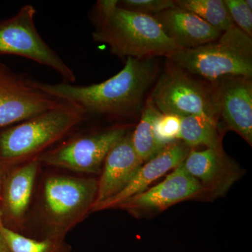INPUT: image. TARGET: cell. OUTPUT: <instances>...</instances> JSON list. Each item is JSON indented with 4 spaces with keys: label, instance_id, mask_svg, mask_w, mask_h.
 I'll use <instances>...</instances> for the list:
<instances>
[{
    "label": "cell",
    "instance_id": "1",
    "mask_svg": "<svg viewBox=\"0 0 252 252\" xmlns=\"http://www.w3.org/2000/svg\"><path fill=\"white\" fill-rule=\"evenodd\" d=\"M155 59H126L119 73L99 84H51L34 81L38 89L79 109L84 115L130 117L143 108L144 99L158 72Z\"/></svg>",
    "mask_w": 252,
    "mask_h": 252
},
{
    "label": "cell",
    "instance_id": "2",
    "mask_svg": "<svg viewBox=\"0 0 252 252\" xmlns=\"http://www.w3.org/2000/svg\"><path fill=\"white\" fill-rule=\"evenodd\" d=\"M93 39L122 59H155L179 50L152 16L121 7L118 0H99L92 13Z\"/></svg>",
    "mask_w": 252,
    "mask_h": 252
},
{
    "label": "cell",
    "instance_id": "3",
    "mask_svg": "<svg viewBox=\"0 0 252 252\" xmlns=\"http://www.w3.org/2000/svg\"><path fill=\"white\" fill-rule=\"evenodd\" d=\"M77 107L61 102L54 108L0 128V171L35 159L85 120Z\"/></svg>",
    "mask_w": 252,
    "mask_h": 252
},
{
    "label": "cell",
    "instance_id": "4",
    "mask_svg": "<svg viewBox=\"0 0 252 252\" xmlns=\"http://www.w3.org/2000/svg\"><path fill=\"white\" fill-rule=\"evenodd\" d=\"M165 58L209 82L231 76L252 77V37L235 26L211 42L194 49L177 50Z\"/></svg>",
    "mask_w": 252,
    "mask_h": 252
},
{
    "label": "cell",
    "instance_id": "5",
    "mask_svg": "<svg viewBox=\"0 0 252 252\" xmlns=\"http://www.w3.org/2000/svg\"><path fill=\"white\" fill-rule=\"evenodd\" d=\"M97 192L95 178L53 175L44 181L40 201L44 238H65L92 212Z\"/></svg>",
    "mask_w": 252,
    "mask_h": 252
},
{
    "label": "cell",
    "instance_id": "6",
    "mask_svg": "<svg viewBox=\"0 0 252 252\" xmlns=\"http://www.w3.org/2000/svg\"><path fill=\"white\" fill-rule=\"evenodd\" d=\"M159 112L182 118L200 116L219 124L212 83L169 63L149 97Z\"/></svg>",
    "mask_w": 252,
    "mask_h": 252
},
{
    "label": "cell",
    "instance_id": "7",
    "mask_svg": "<svg viewBox=\"0 0 252 252\" xmlns=\"http://www.w3.org/2000/svg\"><path fill=\"white\" fill-rule=\"evenodd\" d=\"M36 9L23 6L12 17L0 21V55H14L54 69L63 82L73 84L76 75L72 68L46 44L36 29Z\"/></svg>",
    "mask_w": 252,
    "mask_h": 252
},
{
    "label": "cell",
    "instance_id": "8",
    "mask_svg": "<svg viewBox=\"0 0 252 252\" xmlns=\"http://www.w3.org/2000/svg\"><path fill=\"white\" fill-rule=\"evenodd\" d=\"M127 132V126H119L79 135L50 149L36 159L41 165L99 175L107 154Z\"/></svg>",
    "mask_w": 252,
    "mask_h": 252
},
{
    "label": "cell",
    "instance_id": "9",
    "mask_svg": "<svg viewBox=\"0 0 252 252\" xmlns=\"http://www.w3.org/2000/svg\"><path fill=\"white\" fill-rule=\"evenodd\" d=\"M61 102L38 89L34 81L0 62V128L54 108Z\"/></svg>",
    "mask_w": 252,
    "mask_h": 252
},
{
    "label": "cell",
    "instance_id": "10",
    "mask_svg": "<svg viewBox=\"0 0 252 252\" xmlns=\"http://www.w3.org/2000/svg\"><path fill=\"white\" fill-rule=\"evenodd\" d=\"M212 83L219 123L252 145V77L231 76Z\"/></svg>",
    "mask_w": 252,
    "mask_h": 252
},
{
    "label": "cell",
    "instance_id": "11",
    "mask_svg": "<svg viewBox=\"0 0 252 252\" xmlns=\"http://www.w3.org/2000/svg\"><path fill=\"white\" fill-rule=\"evenodd\" d=\"M41 163L33 159L3 173L0 214L5 228L20 233L26 221Z\"/></svg>",
    "mask_w": 252,
    "mask_h": 252
},
{
    "label": "cell",
    "instance_id": "12",
    "mask_svg": "<svg viewBox=\"0 0 252 252\" xmlns=\"http://www.w3.org/2000/svg\"><path fill=\"white\" fill-rule=\"evenodd\" d=\"M182 162L160 184L127 199L117 208L137 215L162 211L176 203L205 195L203 187L186 170Z\"/></svg>",
    "mask_w": 252,
    "mask_h": 252
},
{
    "label": "cell",
    "instance_id": "13",
    "mask_svg": "<svg viewBox=\"0 0 252 252\" xmlns=\"http://www.w3.org/2000/svg\"><path fill=\"white\" fill-rule=\"evenodd\" d=\"M182 163L203 187L205 195L212 198L225 195L243 173L223 151L192 149Z\"/></svg>",
    "mask_w": 252,
    "mask_h": 252
},
{
    "label": "cell",
    "instance_id": "14",
    "mask_svg": "<svg viewBox=\"0 0 252 252\" xmlns=\"http://www.w3.org/2000/svg\"><path fill=\"white\" fill-rule=\"evenodd\" d=\"M143 165L134 149L132 132H127L107 154L100 177L93 210L112 198L125 188ZM92 210V212H93Z\"/></svg>",
    "mask_w": 252,
    "mask_h": 252
},
{
    "label": "cell",
    "instance_id": "15",
    "mask_svg": "<svg viewBox=\"0 0 252 252\" xmlns=\"http://www.w3.org/2000/svg\"><path fill=\"white\" fill-rule=\"evenodd\" d=\"M191 149L181 140L167 144L153 158L144 162L120 193L94 207L93 212L117 208L127 199L147 190L154 181L180 165Z\"/></svg>",
    "mask_w": 252,
    "mask_h": 252
},
{
    "label": "cell",
    "instance_id": "16",
    "mask_svg": "<svg viewBox=\"0 0 252 252\" xmlns=\"http://www.w3.org/2000/svg\"><path fill=\"white\" fill-rule=\"evenodd\" d=\"M153 17L179 50L191 49L215 40L222 34L190 11L175 7Z\"/></svg>",
    "mask_w": 252,
    "mask_h": 252
},
{
    "label": "cell",
    "instance_id": "17",
    "mask_svg": "<svg viewBox=\"0 0 252 252\" xmlns=\"http://www.w3.org/2000/svg\"><path fill=\"white\" fill-rule=\"evenodd\" d=\"M180 140L191 149L203 145L207 149L223 151L219 124L200 116L181 118Z\"/></svg>",
    "mask_w": 252,
    "mask_h": 252
},
{
    "label": "cell",
    "instance_id": "18",
    "mask_svg": "<svg viewBox=\"0 0 252 252\" xmlns=\"http://www.w3.org/2000/svg\"><path fill=\"white\" fill-rule=\"evenodd\" d=\"M160 114L151 99H147L142 108L140 122L132 132V145L143 164L165 147L158 142L154 134V123Z\"/></svg>",
    "mask_w": 252,
    "mask_h": 252
},
{
    "label": "cell",
    "instance_id": "19",
    "mask_svg": "<svg viewBox=\"0 0 252 252\" xmlns=\"http://www.w3.org/2000/svg\"><path fill=\"white\" fill-rule=\"evenodd\" d=\"M174 1L176 7L193 13L220 32H224L235 26L223 0Z\"/></svg>",
    "mask_w": 252,
    "mask_h": 252
},
{
    "label": "cell",
    "instance_id": "20",
    "mask_svg": "<svg viewBox=\"0 0 252 252\" xmlns=\"http://www.w3.org/2000/svg\"><path fill=\"white\" fill-rule=\"evenodd\" d=\"M4 235L10 252H72L64 239H35L4 228Z\"/></svg>",
    "mask_w": 252,
    "mask_h": 252
},
{
    "label": "cell",
    "instance_id": "21",
    "mask_svg": "<svg viewBox=\"0 0 252 252\" xmlns=\"http://www.w3.org/2000/svg\"><path fill=\"white\" fill-rule=\"evenodd\" d=\"M181 118L160 113L154 123L156 138L163 147L180 140Z\"/></svg>",
    "mask_w": 252,
    "mask_h": 252
},
{
    "label": "cell",
    "instance_id": "22",
    "mask_svg": "<svg viewBox=\"0 0 252 252\" xmlns=\"http://www.w3.org/2000/svg\"><path fill=\"white\" fill-rule=\"evenodd\" d=\"M118 5L134 12L153 16L176 7L174 0H122Z\"/></svg>",
    "mask_w": 252,
    "mask_h": 252
},
{
    "label": "cell",
    "instance_id": "23",
    "mask_svg": "<svg viewBox=\"0 0 252 252\" xmlns=\"http://www.w3.org/2000/svg\"><path fill=\"white\" fill-rule=\"evenodd\" d=\"M235 26L252 37V11L245 0H223Z\"/></svg>",
    "mask_w": 252,
    "mask_h": 252
},
{
    "label": "cell",
    "instance_id": "24",
    "mask_svg": "<svg viewBox=\"0 0 252 252\" xmlns=\"http://www.w3.org/2000/svg\"><path fill=\"white\" fill-rule=\"evenodd\" d=\"M4 225L0 214V252H10L9 247L6 243L4 235Z\"/></svg>",
    "mask_w": 252,
    "mask_h": 252
},
{
    "label": "cell",
    "instance_id": "25",
    "mask_svg": "<svg viewBox=\"0 0 252 252\" xmlns=\"http://www.w3.org/2000/svg\"><path fill=\"white\" fill-rule=\"evenodd\" d=\"M247 6H248L249 9L252 11V0H245Z\"/></svg>",
    "mask_w": 252,
    "mask_h": 252
},
{
    "label": "cell",
    "instance_id": "26",
    "mask_svg": "<svg viewBox=\"0 0 252 252\" xmlns=\"http://www.w3.org/2000/svg\"><path fill=\"white\" fill-rule=\"evenodd\" d=\"M3 172L0 171V192H1V182H2Z\"/></svg>",
    "mask_w": 252,
    "mask_h": 252
}]
</instances>
